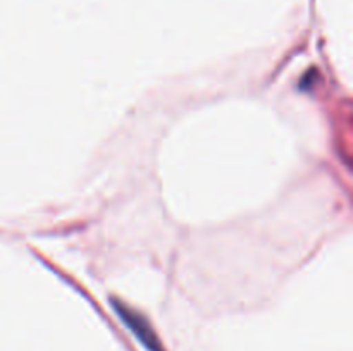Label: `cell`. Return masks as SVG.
Returning <instances> with one entry per match:
<instances>
[{
    "label": "cell",
    "mask_w": 353,
    "mask_h": 351,
    "mask_svg": "<svg viewBox=\"0 0 353 351\" xmlns=\"http://www.w3.org/2000/svg\"><path fill=\"white\" fill-rule=\"evenodd\" d=\"M112 306L114 310H116L117 317L126 323L128 329L137 336V339L140 341L148 351H164L162 350L161 341H159L157 336H155L154 329H152L148 320L145 319L140 312L133 310L131 306L124 305L123 301H119V299L116 298H112Z\"/></svg>",
    "instance_id": "cell-1"
}]
</instances>
